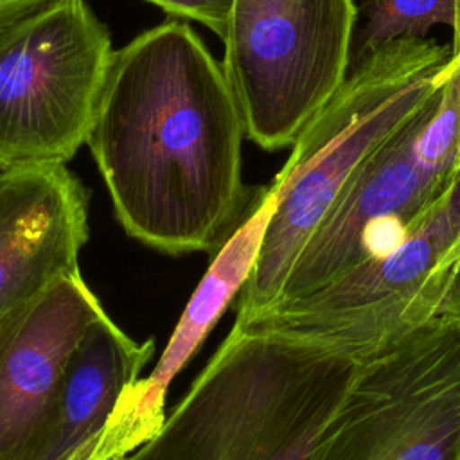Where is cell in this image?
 I'll return each instance as SVG.
<instances>
[{
	"label": "cell",
	"instance_id": "1",
	"mask_svg": "<svg viewBox=\"0 0 460 460\" xmlns=\"http://www.w3.org/2000/svg\"><path fill=\"white\" fill-rule=\"evenodd\" d=\"M243 137L221 63L167 20L113 52L86 144L124 230L180 255L219 250L261 198L243 181Z\"/></svg>",
	"mask_w": 460,
	"mask_h": 460
},
{
	"label": "cell",
	"instance_id": "2",
	"mask_svg": "<svg viewBox=\"0 0 460 460\" xmlns=\"http://www.w3.org/2000/svg\"><path fill=\"white\" fill-rule=\"evenodd\" d=\"M361 361L235 322L160 428L124 460H311Z\"/></svg>",
	"mask_w": 460,
	"mask_h": 460
},
{
	"label": "cell",
	"instance_id": "3",
	"mask_svg": "<svg viewBox=\"0 0 460 460\" xmlns=\"http://www.w3.org/2000/svg\"><path fill=\"white\" fill-rule=\"evenodd\" d=\"M451 61V43L424 38H399L354 61L334 95L300 129L271 183L277 205L239 291L235 320L279 298L296 255L334 199L365 160L442 88Z\"/></svg>",
	"mask_w": 460,
	"mask_h": 460
},
{
	"label": "cell",
	"instance_id": "4",
	"mask_svg": "<svg viewBox=\"0 0 460 460\" xmlns=\"http://www.w3.org/2000/svg\"><path fill=\"white\" fill-rule=\"evenodd\" d=\"M458 277L460 176L390 252L235 323L365 361L440 314Z\"/></svg>",
	"mask_w": 460,
	"mask_h": 460
},
{
	"label": "cell",
	"instance_id": "5",
	"mask_svg": "<svg viewBox=\"0 0 460 460\" xmlns=\"http://www.w3.org/2000/svg\"><path fill=\"white\" fill-rule=\"evenodd\" d=\"M354 0H232L223 72L244 135L289 147L349 74Z\"/></svg>",
	"mask_w": 460,
	"mask_h": 460
},
{
	"label": "cell",
	"instance_id": "6",
	"mask_svg": "<svg viewBox=\"0 0 460 460\" xmlns=\"http://www.w3.org/2000/svg\"><path fill=\"white\" fill-rule=\"evenodd\" d=\"M311 460H460V314L361 361Z\"/></svg>",
	"mask_w": 460,
	"mask_h": 460
},
{
	"label": "cell",
	"instance_id": "7",
	"mask_svg": "<svg viewBox=\"0 0 460 460\" xmlns=\"http://www.w3.org/2000/svg\"><path fill=\"white\" fill-rule=\"evenodd\" d=\"M113 58L84 0H58L0 38V169L65 164L86 142Z\"/></svg>",
	"mask_w": 460,
	"mask_h": 460
},
{
	"label": "cell",
	"instance_id": "8",
	"mask_svg": "<svg viewBox=\"0 0 460 460\" xmlns=\"http://www.w3.org/2000/svg\"><path fill=\"white\" fill-rule=\"evenodd\" d=\"M438 92L354 172L296 255L275 302L307 295L390 252L455 183L460 174L435 171L417 149Z\"/></svg>",
	"mask_w": 460,
	"mask_h": 460
},
{
	"label": "cell",
	"instance_id": "9",
	"mask_svg": "<svg viewBox=\"0 0 460 460\" xmlns=\"http://www.w3.org/2000/svg\"><path fill=\"white\" fill-rule=\"evenodd\" d=\"M104 309L72 273L0 318V460H22L77 340Z\"/></svg>",
	"mask_w": 460,
	"mask_h": 460
},
{
	"label": "cell",
	"instance_id": "10",
	"mask_svg": "<svg viewBox=\"0 0 460 460\" xmlns=\"http://www.w3.org/2000/svg\"><path fill=\"white\" fill-rule=\"evenodd\" d=\"M86 239V192L63 164L0 169V318L77 273Z\"/></svg>",
	"mask_w": 460,
	"mask_h": 460
},
{
	"label": "cell",
	"instance_id": "11",
	"mask_svg": "<svg viewBox=\"0 0 460 460\" xmlns=\"http://www.w3.org/2000/svg\"><path fill=\"white\" fill-rule=\"evenodd\" d=\"M155 341H133L106 313L72 349L52 404L22 460H113L124 456L110 431L140 381Z\"/></svg>",
	"mask_w": 460,
	"mask_h": 460
},
{
	"label": "cell",
	"instance_id": "12",
	"mask_svg": "<svg viewBox=\"0 0 460 460\" xmlns=\"http://www.w3.org/2000/svg\"><path fill=\"white\" fill-rule=\"evenodd\" d=\"M275 205V190L271 185L264 187L253 210L217 250L189 300L156 368L149 377L137 383L129 397V410L124 422L133 449L160 428L165 419L164 402L169 383L198 350L232 298L246 284Z\"/></svg>",
	"mask_w": 460,
	"mask_h": 460
},
{
	"label": "cell",
	"instance_id": "13",
	"mask_svg": "<svg viewBox=\"0 0 460 460\" xmlns=\"http://www.w3.org/2000/svg\"><path fill=\"white\" fill-rule=\"evenodd\" d=\"M363 11L356 59L399 38H424L437 23L453 27L456 0H363Z\"/></svg>",
	"mask_w": 460,
	"mask_h": 460
},
{
	"label": "cell",
	"instance_id": "14",
	"mask_svg": "<svg viewBox=\"0 0 460 460\" xmlns=\"http://www.w3.org/2000/svg\"><path fill=\"white\" fill-rule=\"evenodd\" d=\"M169 14L203 23L219 38L225 34L232 0H147Z\"/></svg>",
	"mask_w": 460,
	"mask_h": 460
},
{
	"label": "cell",
	"instance_id": "15",
	"mask_svg": "<svg viewBox=\"0 0 460 460\" xmlns=\"http://www.w3.org/2000/svg\"><path fill=\"white\" fill-rule=\"evenodd\" d=\"M58 0H0V38Z\"/></svg>",
	"mask_w": 460,
	"mask_h": 460
},
{
	"label": "cell",
	"instance_id": "16",
	"mask_svg": "<svg viewBox=\"0 0 460 460\" xmlns=\"http://www.w3.org/2000/svg\"><path fill=\"white\" fill-rule=\"evenodd\" d=\"M449 305L460 314V277H458V280L455 284V289H453V293L449 296Z\"/></svg>",
	"mask_w": 460,
	"mask_h": 460
},
{
	"label": "cell",
	"instance_id": "17",
	"mask_svg": "<svg viewBox=\"0 0 460 460\" xmlns=\"http://www.w3.org/2000/svg\"><path fill=\"white\" fill-rule=\"evenodd\" d=\"M453 38H456L460 41V0H456V18H455V25H453Z\"/></svg>",
	"mask_w": 460,
	"mask_h": 460
},
{
	"label": "cell",
	"instance_id": "18",
	"mask_svg": "<svg viewBox=\"0 0 460 460\" xmlns=\"http://www.w3.org/2000/svg\"><path fill=\"white\" fill-rule=\"evenodd\" d=\"M113 460H124V456H120V458H113Z\"/></svg>",
	"mask_w": 460,
	"mask_h": 460
}]
</instances>
